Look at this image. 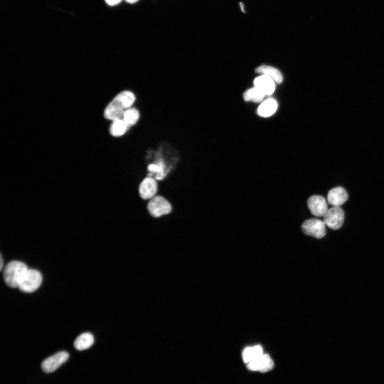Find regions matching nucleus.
Instances as JSON below:
<instances>
[{"label":"nucleus","mask_w":384,"mask_h":384,"mask_svg":"<svg viewBox=\"0 0 384 384\" xmlns=\"http://www.w3.org/2000/svg\"><path fill=\"white\" fill-rule=\"evenodd\" d=\"M135 100L136 96L132 91H122L107 105L104 111L105 117L112 121L123 120L125 112L132 107Z\"/></svg>","instance_id":"nucleus-1"},{"label":"nucleus","mask_w":384,"mask_h":384,"mask_svg":"<svg viewBox=\"0 0 384 384\" xmlns=\"http://www.w3.org/2000/svg\"><path fill=\"white\" fill-rule=\"evenodd\" d=\"M28 270L26 264L22 262L12 261L9 262L3 272V278L6 284L12 288H18Z\"/></svg>","instance_id":"nucleus-2"},{"label":"nucleus","mask_w":384,"mask_h":384,"mask_svg":"<svg viewBox=\"0 0 384 384\" xmlns=\"http://www.w3.org/2000/svg\"><path fill=\"white\" fill-rule=\"evenodd\" d=\"M42 276L38 270L29 269L27 271L18 288L26 293H32L37 290L42 283Z\"/></svg>","instance_id":"nucleus-3"},{"label":"nucleus","mask_w":384,"mask_h":384,"mask_svg":"<svg viewBox=\"0 0 384 384\" xmlns=\"http://www.w3.org/2000/svg\"><path fill=\"white\" fill-rule=\"evenodd\" d=\"M148 209L150 214L154 217L169 214L172 210L171 205L165 198L157 196L151 199Z\"/></svg>","instance_id":"nucleus-4"},{"label":"nucleus","mask_w":384,"mask_h":384,"mask_svg":"<svg viewBox=\"0 0 384 384\" xmlns=\"http://www.w3.org/2000/svg\"><path fill=\"white\" fill-rule=\"evenodd\" d=\"M344 213L340 207H333L328 209L324 216L325 224L332 230H336L340 228L344 221Z\"/></svg>","instance_id":"nucleus-5"},{"label":"nucleus","mask_w":384,"mask_h":384,"mask_svg":"<svg viewBox=\"0 0 384 384\" xmlns=\"http://www.w3.org/2000/svg\"><path fill=\"white\" fill-rule=\"evenodd\" d=\"M326 225L319 219L312 218L307 219L301 226L303 232L307 235L322 239L326 235Z\"/></svg>","instance_id":"nucleus-6"},{"label":"nucleus","mask_w":384,"mask_h":384,"mask_svg":"<svg viewBox=\"0 0 384 384\" xmlns=\"http://www.w3.org/2000/svg\"><path fill=\"white\" fill-rule=\"evenodd\" d=\"M69 358V354L66 351L59 352L44 360L41 364L42 370L47 373L57 370Z\"/></svg>","instance_id":"nucleus-7"},{"label":"nucleus","mask_w":384,"mask_h":384,"mask_svg":"<svg viewBox=\"0 0 384 384\" xmlns=\"http://www.w3.org/2000/svg\"><path fill=\"white\" fill-rule=\"evenodd\" d=\"M274 364L269 355L263 354L247 364V369L252 371L265 373L271 371L274 368Z\"/></svg>","instance_id":"nucleus-8"},{"label":"nucleus","mask_w":384,"mask_h":384,"mask_svg":"<svg viewBox=\"0 0 384 384\" xmlns=\"http://www.w3.org/2000/svg\"><path fill=\"white\" fill-rule=\"evenodd\" d=\"M307 205L310 212L317 217L324 216L328 209L325 199L321 196L310 197L307 200Z\"/></svg>","instance_id":"nucleus-9"},{"label":"nucleus","mask_w":384,"mask_h":384,"mask_svg":"<svg viewBox=\"0 0 384 384\" xmlns=\"http://www.w3.org/2000/svg\"><path fill=\"white\" fill-rule=\"evenodd\" d=\"M349 195L342 187H336L328 192L327 200L329 204L333 207H340L348 199Z\"/></svg>","instance_id":"nucleus-10"},{"label":"nucleus","mask_w":384,"mask_h":384,"mask_svg":"<svg viewBox=\"0 0 384 384\" xmlns=\"http://www.w3.org/2000/svg\"><path fill=\"white\" fill-rule=\"evenodd\" d=\"M158 185L156 181L152 178H146L140 185L139 192L143 199H152L156 194Z\"/></svg>","instance_id":"nucleus-11"},{"label":"nucleus","mask_w":384,"mask_h":384,"mask_svg":"<svg viewBox=\"0 0 384 384\" xmlns=\"http://www.w3.org/2000/svg\"><path fill=\"white\" fill-rule=\"evenodd\" d=\"M254 84L255 87L262 90L265 95H271L275 90L274 81L266 76L263 75L256 78Z\"/></svg>","instance_id":"nucleus-12"},{"label":"nucleus","mask_w":384,"mask_h":384,"mask_svg":"<svg viewBox=\"0 0 384 384\" xmlns=\"http://www.w3.org/2000/svg\"><path fill=\"white\" fill-rule=\"evenodd\" d=\"M94 337L90 333H85L80 335L74 342V346L78 351L87 350L94 343Z\"/></svg>","instance_id":"nucleus-13"},{"label":"nucleus","mask_w":384,"mask_h":384,"mask_svg":"<svg viewBox=\"0 0 384 384\" xmlns=\"http://www.w3.org/2000/svg\"><path fill=\"white\" fill-rule=\"evenodd\" d=\"M277 107L276 100L269 99L265 100L258 108V114L263 117H269L276 112Z\"/></svg>","instance_id":"nucleus-14"},{"label":"nucleus","mask_w":384,"mask_h":384,"mask_svg":"<svg viewBox=\"0 0 384 384\" xmlns=\"http://www.w3.org/2000/svg\"><path fill=\"white\" fill-rule=\"evenodd\" d=\"M255 71L263 75L266 76L272 79L277 84H281L283 77L280 72L277 69L268 66H261L256 69Z\"/></svg>","instance_id":"nucleus-15"},{"label":"nucleus","mask_w":384,"mask_h":384,"mask_svg":"<svg viewBox=\"0 0 384 384\" xmlns=\"http://www.w3.org/2000/svg\"><path fill=\"white\" fill-rule=\"evenodd\" d=\"M263 354V350L260 345L248 347L243 351V361L245 363L248 364L256 358L260 357Z\"/></svg>","instance_id":"nucleus-16"},{"label":"nucleus","mask_w":384,"mask_h":384,"mask_svg":"<svg viewBox=\"0 0 384 384\" xmlns=\"http://www.w3.org/2000/svg\"><path fill=\"white\" fill-rule=\"evenodd\" d=\"M130 127L123 120H117L113 121L109 132L113 136L120 137L125 134Z\"/></svg>","instance_id":"nucleus-17"},{"label":"nucleus","mask_w":384,"mask_h":384,"mask_svg":"<svg viewBox=\"0 0 384 384\" xmlns=\"http://www.w3.org/2000/svg\"><path fill=\"white\" fill-rule=\"evenodd\" d=\"M265 94L257 87L250 89L246 91L244 95L245 101H252L259 103L262 101Z\"/></svg>","instance_id":"nucleus-18"},{"label":"nucleus","mask_w":384,"mask_h":384,"mask_svg":"<svg viewBox=\"0 0 384 384\" xmlns=\"http://www.w3.org/2000/svg\"><path fill=\"white\" fill-rule=\"evenodd\" d=\"M140 112L135 108H130L125 112L123 120L130 126L135 125L140 119Z\"/></svg>","instance_id":"nucleus-19"},{"label":"nucleus","mask_w":384,"mask_h":384,"mask_svg":"<svg viewBox=\"0 0 384 384\" xmlns=\"http://www.w3.org/2000/svg\"><path fill=\"white\" fill-rule=\"evenodd\" d=\"M149 171L158 173L157 179L162 180L165 175H164V166L163 162H160L157 164H151L148 167Z\"/></svg>","instance_id":"nucleus-20"},{"label":"nucleus","mask_w":384,"mask_h":384,"mask_svg":"<svg viewBox=\"0 0 384 384\" xmlns=\"http://www.w3.org/2000/svg\"><path fill=\"white\" fill-rule=\"evenodd\" d=\"M106 3L111 6L116 5L122 2V0H105Z\"/></svg>","instance_id":"nucleus-21"},{"label":"nucleus","mask_w":384,"mask_h":384,"mask_svg":"<svg viewBox=\"0 0 384 384\" xmlns=\"http://www.w3.org/2000/svg\"><path fill=\"white\" fill-rule=\"evenodd\" d=\"M126 1L127 3H131V4H133V3H135V2H136L137 1H138V0H126Z\"/></svg>","instance_id":"nucleus-22"},{"label":"nucleus","mask_w":384,"mask_h":384,"mask_svg":"<svg viewBox=\"0 0 384 384\" xmlns=\"http://www.w3.org/2000/svg\"><path fill=\"white\" fill-rule=\"evenodd\" d=\"M3 269V259L2 255H1V270L2 271Z\"/></svg>","instance_id":"nucleus-23"}]
</instances>
